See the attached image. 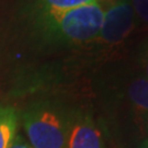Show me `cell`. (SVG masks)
Returning <instances> with one entry per match:
<instances>
[{"label":"cell","mask_w":148,"mask_h":148,"mask_svg":"<svg viewBox=\"0 0 148 148\" xmlns=\"http://www.w3.org/2000/svg\"><path fill=\"white\" fill-rule=\"evenodd\" d=\"M38 34L48 42L84 44L99 40L104 10L99 3L68 10L33 12Z\"/></svg>","instance_id":"obj_1"},{"label":"cell","mask_w":148,"mask_h":148,"mask_svg":"<svg viewBox=\"0 0 148 148\" xmlns=\"http://www.w3.org/2000/svg\"><path fill=\"white\" fill-rule=\"evenodd\" d=\"M27 140L32 148H66L69 123L49 108H33L22 117Z\"/></svg>","instance_id":"obj_2"},{"label":"cell","mask_w":148,"mask_h":148,"mask_svg":"<svg viewBox=\"0 0 148 148\" xmlns=\"http://www.w3.org/2000/svg\"><path fill=\"white\" fill-rule=\"evenodd\" d=\"M135 13L131 0H120L104 11L99 40L114 45L124 41L133 31Z\"/></svg>","instance_id":"obj_3"},{"label":"cell","mask_w":148,"mask_h":148,"mask_svg":"<svg viewBox=\"0 0 148 148\" xmlns=\"http://www.w3.org/2000/svg\"><path fill=\"white\" fill-rule=\"evenodd\" d=\"M66 148H103L99 130L89 117H82L70 126Z\"/></svg>","instance_id":"obj_4"},{"label":"cell","mask_w":148,"mask_h":148,"mask_svg":"<svg viewBox=\"0 0 148 148\" xmlns=\"http://www.w3.org/2000/svg\"><path fill=\"white\" fill-rule=\"evenodd\" d=\"M19 115L14 108L0 106V148H11L16 137Z\"/></svg>","instance_id":"obj_5"},{"label":"cell","mask_w":148,"mask_h":148,"mask_svg":"<svg viewBox=\"0 0 148 148\" xmlns=\"http://www.w3.org/2000/svg\"><path fill=\"white\" fill-rule=\"evenodd\" d=\"M92 3H99L106 11L114 3V0H35L34 12L68 10Z\"/></svg>","instance_id":"obj_6"},{"label":"cell","mask_w":148,"mask_h":148,"mask_svg":"<svg viewBox=\"0 0 148 148\" xmlns=\"http://www.w3.org/2000/svg\"><path fill=\"white\" fill-rule=\"evenodd\" d=\"M128 95L138 111L148 114V79L138 78L132 81L128 87Z\"/></svg>","instance_id":"obj_7"},{"label":"cell","mask_w":148,"mask_h":148,"mask_svg":"<svg viewBox=\"0 0 148 148\" xmlns=\"http://www.w3.org/2000/svg\"><path fill=\"white\" fill-rule=\"evenodd\" d=\"M135 16L148 27V0H131Z\"/></svg>","instance_id":"obj_8"},{"label":"cell","mask_w":148,"mask_h":148,"mask_svg":"<svg viewBox=\"0 0 148 148\" xmlns=\"http://www.w3.org/2000/svg\"><path fill=\"white\" fill-rule=\"evenodd\" d=\"M11 148H32V147L27 139H24L21 135H16V137L14 139L13 144H12Z\"/></svg>","instance_id":"obj_9"},{"label":"cell","mask_w":148,"mask_h":148,"mask_svg":"<svg viewBox=\"0 0 148 148\" xmlns=\"http://www.w3.org/2000/svg\"><path fill=\"white\" fill-rule=\"evenodd\" d=\"M145 70H146V75H147V77H148V60H147V63H146V65H145Z\"/></svg>","instance_id":"obj_10"},{"label":"cell","mask_w":148,"mask_h":148,"mask_svg":"<svg viewBox=\"0 0 148 148\" xmlns=\"http://www.w3.org/2000/svg\"><path fill=\"white\" fill-rule=\"evenodd\" d=\"M143 148H148V140L146 142V143H145V145H144V147H143Z\"/></svg>","instance_id":"obj_11"}]
</instances>
